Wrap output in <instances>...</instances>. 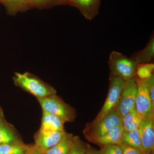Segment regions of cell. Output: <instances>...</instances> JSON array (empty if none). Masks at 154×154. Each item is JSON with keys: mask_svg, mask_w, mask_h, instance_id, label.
Listing matches in <instances>:
<instances>
[{"mask_svg": "<svg viewBox=\"0 0 154 154\" xmlns=\"http://www.w3.org/2000/svg\"><path fill=\"white\" fill-rule=\"evenodd\" d=\"M27 154H43V153L37 149L34 146H33L31 147V149Z\"/></svg>", "mask_w": 154, "mask_h": 154, "instance_id": "26", "label": "cell"}, {"mask_svg": "<svg viewBox=\"0 0 154 154\" xmlns=\"http://www.w3.org/2000/svg\"><path fill=\"white\" fill-rule=\"evenodd\" d=\"M85 154H101L100 151L96 150L92 147L91 146L88 145L87 148V150Z\"/></svg>", "mask_w": 154, "mask_h": 154, "instance_id": "25", "label": "cell"}, {"mask_svg": "<svg viewBox=\"0 0 154 154\" xmlns=\"http://www.w3.org/2000/svg\"><path fill=\"white\" fill-rule=\"evenodd\" d=\"M124 132L123 126L121 124L111 128L103 135L93 138L88 140L101 146L109 144L120 145L122 143V137Z\"/></svg>", "mask_w": 154, "mask_h": 154, "instance_id": "10", "label": "cell"}, {"mask_svg": "<svg viewBox=\"0 0 154 154\" xmlns=\"http://www.w3.org/2000/svg\"><path fill=\"white\" fill-rule=\"evenodd\" d=\"M10 7H22L30 3L29 0H0Z\"/></svg>", "mask_w": 154, "mask_h": 154, "instance_id": "23", "label": "cell"}, {"mask_svg": "<svg viewBox=\"0 0 154 154\" xmlns=\"http://www.w3.org/2000/svg\"><path fill=\"white\" fill-rule=\"evenodd\" d=\"M31 147L25 145L21 142L3 144L0 145V154H27Z\"/></svg>", "mask_w": 154, "mask_h": 154, "instance_id": "16", "label": "cell"}, {"mask_svg": "<svg viewBox=\"0 0 154 154\" xmlns=\"http://www.w3.org/2000/svg\"><path fill=\"white\" fill-rule=\"evenodd\" d=\"M134 79L137 87L135 103L136 110L142 120H154V106L152 104L144 82L140 79L136 75Z\"/></svg>", "mask_w": 154, "mask_h": 154, "instance_id": "5", "label": "cell"}, {"mask_svg": "<svg viewBox=\"0 0 154 154\" xmlns=\"http://www.w3.org/2000/svg\"><path fill=\"white\" fill-rule=\"evenodd\" d=\"M100 152L101 154H123L121 146L116 144L102 146Z\"/></svg>", "mask_w": 154, "mask_h": 154, "instance_id": "21", "label": "cell"}, {"mask_svg": "<svg viewBox=\"0 0 154 154\" xmlns=\"http://www.w3.org/2000/svg\"><path fill=\"white\" fill-rule=\"evenodd\" d=\"M38 99L42 111L57 116L65 122L74 121L76 117L74 109L56 94Z\"/></svg>", "mask_w": 154, "mask_h": 154, "instance_id": "4", "label": "cell"}, {"mask_svg": "<svg viewBox=\"0 0 154 154\" xmlns=\"http://www.w3.org/2000/svg\"><path fill=\"white\" fill-rule=\"evenodd\" d=\"M130 57L137 64L153 63L154 59V34H152L144 48L133 54Z\"/></svg>", "mask_w": 154, "mask_h": 154, "instance_id": "12", "label": "cell"}, {"mask_svg": "<svg viewBox=\"0 0 154 154\" xmlns=\"http://www.w3.org/2000/svg\"><path fill=\"white\" fill-rule=\"evenodd\" d=\"M122 118L114 108L98 121L87 123L83 131L84 134L88 140L103 135L111 128L122 124Z\"/></svg>", "mask_w": 154, "mask_h": 154, "instance_id": "3", "label": "cell"}, {"mask_svg": "<svg viewBox=\"0 0 154 154\" xmlns=\"http://www.w3.org/2000/svg\"><path fill=\"white\" fill-rule=\"evenodd\" d=\"M79 9L87 20H93L98 15L101 0H67Z\"/></svg>", "mask_w": 154, "mask_h": 154, "instance_id": "11", "label": "cell"}, {"mask_svg": "<svg viewBox=\"0 0 154 154\" xmlns=\"http://www.w3.org/2000/svg\"><path fill=\"white\" fill-rule=\"evenodd\" d=\"M31 3H35V4H42L52 2L53 0H29Z\"/></svg>", "mask_w": 154, "mask_h": 154, "instance_id": "27", "label": "cell"}, {"mask_svg": "<svg viewBox=\"0 0 154 154\" xmlns=\"http://www.w3.org/2000/svg\"><path fill=\"white\" fill-rule=\"evenodd\" d=\"M65 131L39 130L35 136L34 146L44 153L55 146L62 138Z\"/></svg>", "mask_w": 154, "mask_h": 154, "instance_id": "8", "label": "cell"}, {"mask_svg": "<svg viewBox=\"0 0 154 154\" xmlns=\"http://www.w3.org/2000/svg\"><path fill=\"white\" fill-rule=\"evenodd\" d=\"M74 139V136L72 134L65 131L61 140L43 154H68L73 143Z\"/></svg>", "mask_w": 154, "mask_h": 154, "instance_id": "14", "label": "cell"}, {"mask_svg": "<svg viewBox=\"0 0 154 154\" xmlns=\"http://www.w3.org/2000/svg\"><path fill=\"white\" fill-rule=\"evenodd\" d=\"M110 75L120 78L125 82L134 79L137 64L131 57L121 53L113 51L108 60Z\"/></svg>", "mask_w": 154, "mask_h": 154, "instance_id": "2", "label": "cell"}, {"mask_svg": "<svg viewBox=\"0 0 154 154\" xmlns=\"http://www.w3.org/2000/svg\"><path fill=\"white\" fill-rule=\"evenodd\" d=\"M122 149L123 154H144L141 150L132 147L122 143L119 145Z\"/></svg>", "mask_w": 154, "mask_h": 154, "instance_id": "24", "label": "cell"}, {"mask_svg": "<svg viewBox=\"0 0 154 154\" xmlns=\"http://www.w3.org/2000/svg\"><path fill=\"white\" fill-rule=\"evenodd\" d=\"M108 94L105 103L93 121H96L104 117L112 109L115 108L124 88L125 82L120 78L110 75Z\"/></svg>", "mask_w": 154, "mask_h": 154, "instance_id": "6", "label": "cell"}, {"mask_svg": "<svg viewBox=\"0 0 154 154\" xmlns=\"http://www.w3.org/2000/svg\"><path fill=\"white\" fill-rule=\"evenodd\" d=\"M142 120L135 108L131 110L122 118V125L124 131L128 132L137 129Z\"/></svg>", "mask_w": 154, "mask_h": 154, "instance_id": "15", "label": "cell"}, {"mask_svg": "<svg viewBox=\"0 0 154 154\" xmlns=\"http://www.w3.org/2000/svg\"><path fill=\"white\" fill-rule=\"evenodd\" d=\"M14 131L0 123V145L20 143Z\"/></svg>", "mask_w": 154, "mask_h": 154, "instance_id": "18", "label": "cell"}, {"mask_svg": "<svg viewBox=\"0 0 154 154\" xmlns=\"http://www.w3.org/2000/svg\"><path fill=\"white\" fill-rule=\"evenodd\" d=\"M144 154H154V119L142 120L138 128Z\"/></svg>", "mask_w": 154, "mask_h": 154, "instance_id": "9", "label": "cell"}, {"mask_svg": "<svg viewBox=\"0 0 154 154\" xmlns=\"http://www.w3.org/2000/svg\"><path fill=\"white\" fill-rule=\"evenodd\" d=\"M122 143L142 151L138 129L137 128L128 132L124 131L122 137Z\"/></svg>", "mask_w": 154, "mask_h": 154, "instance_id": "17", "label": "cell"}, {"mask_svg": "<svg viewBox=\"0 0 154 154\" xmlns=\"http://www.w3.org/2000/svg\"><path fill=\"white\" fill-rule=\"evenodd\" d=\"M145 84L147 88L152 104L154 106V75L152 74L149 78L144 80Z\"/></svg>", "mask_w": 154, "mask_h": 154, "instance_id": "22", "label": "cell"}, {"mask_svg": "<svg viewBox=\"0 0 154 154\" xmlns=\"http://www.w3.org/2000/svg\"><path fill=\"white\" fill-rule=\"evenodd\" d=\"M14 79L16 85L36 96L38 99L56 94L54 88L28 72L15 73Z\"/></svg>", "mask_w": 154, "mask_h": 154, "instance_id": "1", "label": "cell"}, {"mask_svg": "<svg viewBox=\"0 0 154 154\" xmlns=\"http://www.w3.org/2000/svg\"><path fill=\"white\" fill-rule=\"evenodd\" d=\"M88 144L85 143L78 137H74L73 143L68 154H85Z\"/></svg>", "mask_w": 154, "mask_h": 154, "instance_id": "20", "label": "cell"}, {"mask_svg": "<svg viewBox=\"0 0 154 154\" xmlns=\"http://www.w3.org/2000/svg\"><path fill=\"white\" fill-rule=\"evenodd\" d=\"M137 87L134 78L125 82L115 109L122 117L135 108Z\"/></svg>", "mask_w": 154, "mask_h": 154, "instance_id": "7", "label": "cell"}, {"mask_svg": "<svg viewBox=\"0 0 154 154\" xmlns=\"http://www.w3.org/2000/svg\"><path fill=\"white\" fill-rule=\"evenodd\" d=\"M154 70L153 63L137 64L136 76L140 79L144 81L153 74Z\"/></svg>", "mask_w": 154, "mask_h": 154, "instance_id": "19", "label": "cell"}, {"mask_svg": "<svg viewBox=\"0 0 154 154\" xmlns=\"http://www.w3.org/2000/svg\"><path fill=\"white\" fill-rule=\"evenodd\" d=\"M64 121L57 116L42 111V125L40 128L45 130L65 131Z\"/></svg>", "mask_w": 154, "mask_h": 154, "instance_id": "13", "label": "cell"}]
</instances>
